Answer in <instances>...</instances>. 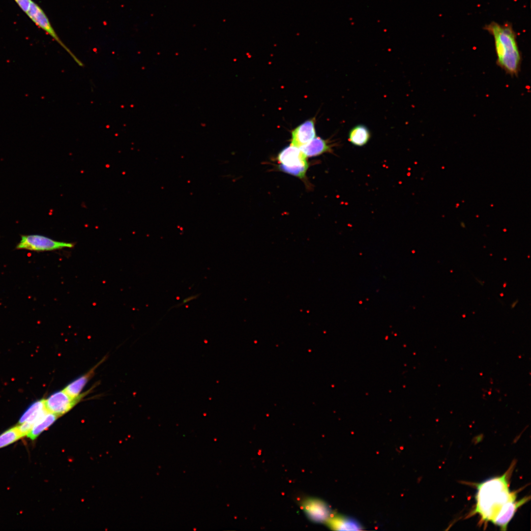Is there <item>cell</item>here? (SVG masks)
<instances>
[{
    "label": "cell",
    "mask_w": 531,
    "mask_h": 531,
    "mask_svg": "<svg viewBox=\"0 0 531 531\" xmlns=\"http://www.w3.org/2000/svg\"><path fill=\"white\" fill-rule=\"evenodd\" d=\"M104 357L87 373L76 379L68 384L63 389L70 395L76 397L81 394V392L94 374L96 368L105 360Z\"/></svg>",
    "instance_id": "30bf717a"
},
{
    "label": "cell",
    "mask_w": 531,
    "mask_h": 531,
    "mask_svg": "<svg viewBox=\"0 0 531 531\" xmlns=\"http://www.w3.org/2000/svg\"><path fill=\"white\" fill-rule=\"evenodd\" d=\"M23 438L18 426L7 429L0 435V449L17 442Z\"/></svg>",
    "instance_id": "5bb4252c"
},
{
    "label": "cell",
    "mask_w": 531,
    "mask_h": 531,
    "mask_svg": "<svg viewBox=\"0 0 531 531\" xmlns=\"http://www.w3.org/2000/svg\"><path fill=\"white\" fill-rule=\"evenodd\" d=\"M45 408H46L44 403V399H41L34 402L21 416L19 421V424L25 422L29 417L35 412Z\"/></svg>",
    "instance_id": "9a60e30c"
},
{
    "label": "cell",
    "mask_w": 531,
    "mask_h": 531,
    "mask_svg": "<svg viewBox=\"0 0 531 531\" xmlns=\"http://www.w3.org/2000/svg\"><path fill=\"white\" fill-rule=\"evenodd\" d=\"M485 29L494 37L497 64L508 74L517 75L522 58L516 36L511 27L493 22L486 25Z\"/></svg>",
    "instance_id": "7a4b0ae2"
},
{
    "label": "cell",
    "mask_w": 531,
    "mask_h": 531,
    "mask_svg": "<svg viewBox=\"0 0 531 531\" xmlns=\"http://www.w3.org/2000/svg\"><path fill=\"white\" fill-rule=\"evenodd\" d=\"M59 417L58 415L47 412L33 426L27 437L34 441L44 431L51 426Z\"/></svg>",
    "instance_id": "7c38bea8"
},
{
    "label": "cell",
    "mask_w": 531,
    "mask_h": 531,
    "mask_svg": "<svg viewBox=\"0 0 531 531\" xmlns=\"http://www.w3.org/2000/svg\"><path fill=\"white\" fill-rule=\"evenodd\" d=\"M329 527L335 530L357 531L361 529L359 524L354 520L338 516H331L326 521Z\"/></svg>",
    "instance_id": "4fadbf2b"
},
{
    "label": "cell",
    "mask_w": 531,
    "mask_h": 531,
    "mask_svg": "<svg viewBox=\"0 0 531 531\" xmlns=\"http://www.w3.org/2000/svg\"><path fill=\"white\" fill-rule=\"evenodd\" d=\"M306 158L299 148L291 145L278 155L279 169L284 173L303 178L309 166Z\"/></svg>",
    "instance_id": "3957f363"
},
{
    "label": "cell",
    "mask_w": 531,
    "mask_h": 531,
    "mask_svg": "<svg viewBox=\"0 0 531 531\" xmlns=\"http://www.w3.org/2000/svg\"><path fill=\"white\" fill-rule=\"evenodd\" d=\"M529 500L528 497H525L519 501H515L507 503L501 509L492 523L499 526L501 530L506 531L508 524L514 515L517 509Z\"/></svg>",
    "instance_id": "ba28073f"
},
{
    "label": "cell",
    "mask_w": 531,
    "mask_h": 531,
    "mask_svg": "<svg viewBox=\"0 0 531 531\" xmlns=\"http://www.w3.org/2000/svg\"><path fill=\"white\" fill-rule=\"evenodd\" d=\"M315 137L314 119H309L292 131L291 145L300 148L308 143Z\"/></svg>",
    "instance_id": "52a82bcc"
},
{
    "label": "cell",
    "mask_w": 531,
    "mask_h": 531,
    "mask_svg": "<svg viewBox=\"0 0 531 531\" xmlns=\"http://www.w3.org/2000/svg\"><path fill=\"white\" fill-rule=\"evenodd\" d=\"M302 507L307 516L315 522H326L331 515L329 507L320 500H306L302 503Z\"/></svg>",
    "instance_id": "8992f818"
},
{
    "label": "cell",
    "mask_w": 531,
    "mask_h": 531,
    "mask_svg": "<svg viewBox=\"0 0 531 531\" xmlns=\"http://www.w3.org/2000/svg\"><path fill=\"white\" fill-rule=\"evenodd\" d=\"M199 294L189 296L184 298L182 300L181 303H180L179 304L176 305V306L178 307H179L180 306H182V305L187 303V302L191 301V300H194L195 299H196L199 296Z\"/></svg>",
    "instance_id": "e0dca14e"
},
{
    "label": "cell",
    "mask_w": 531,
    "mask_h": 531,
    "mask_svg": "<svg viewBox=\"0 0 531 531\" xmlns=\"http://www.w3.org/2000/svg\"><path fill=\"white\" fill-rule=\"evenodd\" d=\"M333 146L329 141L315 137L308 143L299 148L307 157L331 152Z\"/></svg>",
    "instance_id": "9c48e42d"
},
{
    "label": "cell",
    "mask_w": 531,
    "mask_h": 531,
    "mask_svg": "<svg viewBox=\"0 0 531 531\" xmlns=\"http://www.w3.org/2000/svg\"><path fill=\"white\" fill-rule=\"evenodd\" d=\"M74 246L73 243L55 240L44 236L27 235L21 236L16 249L43 252L70 248Z\"/></svg>",
    "instance_id": "277c9868"
},
{
    "label": "cell",
    "mask_w": 531,
    "mask_h": 531,
    "mask_svg": "<svg viewBox=\"0 0 531 531\" xmlns=\"http://www.w3.org/2000/svg\"><path fill=\"white\" fill-rule=\"evenodd\" d=\"M371 137V132L366 126L358 124L350 129L348 134V140L355 146L362 147L367 144Z\"/></svg>",
    "instance_id": "8fae6325"
},
{
    "label": "cell",
    "mask_w": 531,
    "mask_h": 531,
    "mask_svg": "<svg viewBox=\"0 0 531 531\" xmlns=\"http://www.w3.org/2000/svg\"><path fill=\"white\" fill-rule=\"evenodd\" d=\"M508 472L476 484V506L472 514H479L483 521H493L507 503L516 501V492L509 491Z\"/></svg>",
    "instance_id": "6da1fadb"
},
{
    "label": "cell",
    "mask_w": 531,
    "mask_h": 531,
    "mask_svg": "<svg viewBox=\"0 0 531 531\" xmlns=\"http://www.w3.org/2000/svg\"><path fill=\"white\" fill-rule=\"evenodd\" d=\"M90 391L73 397L68 394L63 389L56 391L46 399H44L45 408L48 412L59 417L72 409Z\"/></svg>",
    "instance_id": "5b68a950"
},
{
    "label": "cell",
    "mask_w": 531,
    "mask_h": 531,
    "mask_svg": "<svg viewBox=\"0 0 531 531\" xmlns=\"http://www.w3.org/2000/svg\"><path fill=\"white\" fill-rule=\"evenodd\" d=\"M20 8L25 13L28 11L32 0H14Z\"/></svg>",
    "instance_id": "2e32d148"
}]
</instances>
